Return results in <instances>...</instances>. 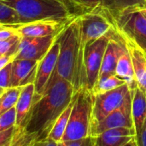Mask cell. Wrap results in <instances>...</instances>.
Masks as SVG:
<instances>
[{
    "mask_svg": "<svg viewBox=\"0 0 146 146\" xmlns=\"http://www.w3.org/2000/svg\"><path fill=\"white\" fill-rule=\"evenodd\" d=\"M117 127L134 128L132 115V96L131 95L127 99L125 103L115 110L102 120L98 121L92 126V135L97 136L101 133Z\"/></svg>",
    "mask_w": 146,
    "mask_h": 146,
    "instance_id": "obj_11",
    "label": "cell"
},
{
    "mask_svg": "<svg viewBox=\"0 0 146 146\" xmlns=\"http://www.w3.org/2000/svg\"><path fill=\"white\" fill-rule=\"evenodd\" d=\"M15 123L16 112L15 108L14 107L0 116V133L6 131L13 126H15Z\"/></svg>",
    "mask_w": 146,
    "mask_h": 146,
    "instance_id": "obj_27",
    "label": "cell"
},
{
    "mask_svg": "<svg viewBox=\"0 0 146 146\" xmlns=\"http://www.w3.org/2000/svg\"><path fill=\"white\" fill-rule=\"evenodd\" d=\"M110 19L116 32L124 40L133 42L146 52V16L141 9L127 10Z\"/></svg>",
    "mask_w": 146,
    "mask_h": 146,
    "instance_id": "obj_6",
    "label": "cell"
},
{
    "mask_svg": "<svg viewBox=\"0 0 146 146\" xmlns=\"http://www.w3.org/2000/svg\"><path fill=\"white\" fill-rule=\"evenodd\" d=\"M141 11L143 12V14H144V15L146 16V8H145V9H141Z\"/></svg>",
    "mask_w": 146,
    "mask_h": 146,
    "instance_id": "obj_37",
    "label": "cell"
},
{
    "mask_svg": "<svg viewBox=\"0 0 146 146\" xmlns=\"http://www.w3.org/2000/svg\"><path fill=\"white\" fill-rule=\"evenodd\" d=\"M136 138L134 128L117 127L106 130L96 136L97 146H122Z\"/></svg>",
    "mask_w": 146,
    "mask_h": 146,
    "instance_id": "obj_14",
    "label": "cell"
},
{
    "mask_svg": "<svg viewBox=\"0 0 146 146\" xmlns=\"http://www.w3.org/2000/svg\"><path fill=\"white\" fill-rule=\"evenodd\" d=\"M124 40L132 59L137 85L146 94V52L133 42Z\"/></svg>",
    "mask_w": 146,
    "mask_h": 146,
    "instance_id": "obj_15",
    "label": "cell"
},
{
    "mask_svg": "<svg viewBox=\"0 0 146 146\" xmlns=\"http://www.w3.org/2000/svg\"><path fill=\"white\" fill-rule=\"evenodd\" d=\"M58 34L44 37H21L14 59H23L40 61L49 52Z\"/></svg>",
    "mask_w": 146,
    "mask_h": 146,
    "instance_id": "obj_9",
    "label": "cell"
},
{
    "mask_svg": "<svg viewBox=\"0 0 146 146\" xmlns=\"http://www.w3.org/2000/svg\"><path fill=\"white\" fill-rule=\"evenodd\" d=\"M115 31L104 35L86 46L83 54V69L86 89L92 92L98 80L104 54L109 40Z\"/></svg>",
    "mask_w": 146,
    "mask_h": 146,
    "instance_id": "obj_7",
    "label": "cell"
},
{
    "mask_svg": "<svg viewBox=\"0 0 146 146\" xmlns=\"http://www.w3.org/2000/svg\"><path fill=\"white\" fill-rule=\"evenodd\" d=\"M60 50L53 74L72 83L75 92L86 89L83 59L80 52V22L78 15L58 34Z\"/></svg>",
    "mask_w": 146,
    "mask_h": 146,
    "instance_id": "obj_2",
    "label": "cell"
},
{
    "mask_svg": "<svg viewBox=\"0 0 146 146\" xmlns=\"http://www.w3.org/2000/svg\"><path fill=\"white\" fill-rule=\"evenodd\" d=\"M21 24V20L15 9L0 2V25L16 26Z\"/></svg>",
    "mask_w": 146,
    "mask_h": 146,
    "instance_id": "obj_24",
    "label": "cell"
},
{
    "mask_svg": "<svg viewBox=\"0 0 146 146\" xmlns=\"http://www.w3.org/2000/svg\"><path fill=\"white\" fill-rule=\"evenodd\" d=\"M68 22L44 20L18 24L15 28L21 37H44L60 34Z\"/></svg>",
    "mask_w": 146,
    "mask_h": 146,
    "instance_id": "obj_12",
    "label": "cell"
},
{
    "mask_svg": "<svg viewBox=\"0 0 146 146\" xmlns=\"http://www.w3.org/2000/svg\"><path fill=\"white\" fill-rule=\"evenodd\" d=\"M13 59H14V56L13 55H3V56H0V70H2L9 62L13 61Z\"/></svg>",
    "mask_w": 146,
    "mask_h": 146,
    "instance_id": "obj_34",
    "label": "cell"
},
{
    "mask_svg": "<svg viewBox=\"0 0 146 146\" xmlns=\"http://www.w3.org/2000/svg\"><path fill=\"white\" fill-rule=\"evenodd\" d=\"M76 92L68 81L53 74L46 91L33 102L24 129L34 140L47 139L58 117L72 102Z\"/></svg>",
    "mask_w": 146,
    "mask_h": 146,
    "instance_id": "obj_1",
    "label": "cell"
},
{
    "mask_svg": "<svg viewBox=\"0 0 146 146\" xmlns=\"http://www.w3.org/2000/svg\"><path fill=\"white\" fill-rule=\"evenodd\" d=\"M11 71H12V61L0 70V88L7 89L10 88L11 81Z\"/></svg>",
    "mask_w": 146,
    "mask_h": 146,
    "instance_id": "obj_28",
    "label": "cell"
},
{
    "mask_svg": "<svg viewBox=\"0 0 146 146\" xmlns=\"http://www.w3.org/2000/svg\"><path fill=\"white\" fill-rule=\"evenodd\" d=\"M5 89H2V88H0V96L3 93V91H4Z\"/></svg>",
    "mask_w": 146,
    "mask_h": 146,
    "instance_id": "obj_38",
    "label": "cell"
},
{
    "mask_svg": "<svg viewBox=\"0 0 146 146\" xmlns=\"http://www.w3.org/2000/svg\"><path fill=\"white\" fill-rule=\"evenodd\" d=\"M79 14L102 10V0H66Z\"/></svg>",
    "mask_w": 146,
    "mask_h": 146,
    "instance_id": "obj_23",
    "label": "cell"
},
{
    "mask_svg": "<svg viewBox=\"0 0 146 146\" xmlns=\"http://www.w3.org/2000/svg\"><path fill=\"white\" fill-rule=\"evenodd\" d=\"M20 40H21V36L19 34H15L9 39L0 40V56H3V55L15 56Z\"/></svg>",
    "mask_w": 146,
    "mask_h": 146,
    "instance_id": "obj_26",
    "label": "cell"
},
{
    "mask_svg": "<svg viewBox=\"0 0 146 146\" xmlns=\"http://www.w3.org/2000/svg\"><path fill=\"white\" fill-rule=\"evenodd\" d=\"M62 146H97L96 145V136L90 135L88 137L72 140V141H67V142H61Z\"/></svg>",
    "mask_w": 146,
    "mask_h": 146,
    "instance_id": "obj_29",
    "label": "cell"
},
{
    "mask_svg": "<svg viewBox=\"0 0 146 146\" xmlns=\"http://www.w3.org/2000/svg\"><path fill=\"white\" fill-rule=\"evenodd\" d=\"M146 8V0H102V10L110 18L127 10Z\"/></svg>",
    "mask_w": 146,
    "mask_h": 146,
    "instance_id": "obj_18",
    "label": "cell"
},
{
    "mask_svg": "<svg viewBox=\"0 0 146 146\" xmlns=\"http://www.w3.org/2000/svg\"><path fill=\"white\" fill-rule=\"evenodd\" d=\"M93 94L86 89L76 92L68 126L62 142L72 141L92 135Z\"/></svg>",
    "mask_w": 146,
    "mask_h": 146,
    "instance_id": "obj_4",
    "label": "cell"
},
{
    "mask_svg": "<svg viewBox=\"0 0 146 146\" xmlns=\"http://www.w3.org/2000/svg\"><path fill=\"white\" fill-rule=\"evenodd\" d=\"M18 14L21 24L35 21L69 22L79 14L66 0H0Z\"/></svg>",
    "mask_w": 146,
    "mask_h": 146,
    "instance_id": "obj_3",
    "label": "cell"
},
{
    "mask_svg": "<svg viewBox=\"0 0 146 146\" xmlns=\"http://www.w3.org/2000/svg\"><path fill=\"white\" fill-rule=\"evenodd\" d=\"M33 140L34 138L31 134L27 133L24 128L15 126L9 146H29Z\"/></svg>",
    "mask_w": 146,
    "mask_h": 146,
    "instance_id": "obj_25",
    "label": "cell"
},
{
    "mask_svg": "<svg viewBox=\"0 0 146 146\" xmlns=\"http://www.w3.org/2000/svg\"><path fill=\"white\" fill-rule=\"evenodd\" d=\"M8 27H12V26H5V25H0V29H3L4 28H8Z\"/></svg>",
    "mask_w": 146,
    "mask_h": 146,
    "instance_id": "obj_36",
    "label": "cell"
},
{
    "mask_svg": "<svg viewBox=\"0 0 146 146\" xmlns=\"http://www.w3.org/2000/svg\"><path fill=\"white\" fill-rule=\"evenodd\" d=\"M80 22V52L83 59L86 46L115 31L110 17L103 10L86 12L78 15Z\"/></svg>",
    "mask_w": 146,
    "mask_h": 146,
    "instance_id": "obj_5",
    "label": "cell"
},
{
    "mask_svg": "<svg viewBox=\"0 0 146 146\" xmlns=\"http://www.w3.org/2000/svg\"><path fill=\"white\" fill-rule=\"evenodd\" d=\"M115 74L119 78L124 80L128 84L130 89L137 86V83H136L135 77H134V71L133 68V64H132V59H131L129 52L127 50V45L118 59Z\"/></svg>",
    "mask_w": 146,
    "mask_h": 146,
    "instance_id": "obj_19",
    "label": "cell"
},
{
    "mask_svg": "<svg viewBox=\"0 0 146 146\" xmlns=\"http://www.w3.org/2000/svg\"><path fill=\"white\" fill-rule=\"evenodd\" d=\"M125 83H127L124 80L119 78L115 74L107 75V76L98 78L93 89L92 90V93L93 94V96L103 94V93L113 90L115 89H117Z\"/></svg>",
    "mask_w": 146,
    "mask_h": 146,
    "instance_id": "obj_21",
    "label": "cell"
},
{
    "mask_svg": "<svg viewBox=\"0 0 146 146\" xmlns=\"http://www.w3.org/2000/svg\"><path fill=\"white\" fill-rule=\"evenodd\" d=\"M136 141L138 146H146V120L140 131L136 135Z\"/></svg>",
    "mask_w": 146,
    "mask_h": 146,
    "instance_id": "obj_31",
    "label": "cell"
},
{
    "mask_svg": "<svg viewBox=\"0 0 146 146\" xmlns=\"http://www.w3.org/2000/svg\"><path fill=\"white\" fill-rule=\"evenodd\" d=\"M122 146H138L137 141H136V138L133 139H132L131 141H129L128 143H127L126 145H124Z\"/></svg>",
    "mask_w": 146,
    "mask_h": 146,
    "instance_id": "obj_35",
    "label": "cell"
},
{
    "mask_svg": "<svg viewBox=\"0 0 146 146\" xmlns=\"http://www.w3.org/2000/svg\"><path fill=\"white\" fill-rule=\"evenodd\" d=\"M58 146H62V143H59V144H58Z\"/></svg>",
    "mask_w": 146,
    "mask_h": 146,
    "instance_id": "obj_39",
    "label": "cell"
},
{
    "mask_svg": "<svg viewBox=\"0 0 146 146\" xmlns=\"http://www.w3.org/2000/svg\"><path fill=\"white\" fill-rule=\"evenodd\" d=\"M15 126H13L6 131L0 133V146L7 145L10 142L11 138L15 133Z\"/></svg>",
    "mask_w": 146,
    "mask_h": 146,
    "instance_id": "obj_30",
    "label": "cell"
},
{
    "mask_svg": "<svg viewBox=\"0 0 146 146\" xmlns=\"http://www.w3.org/2000/svg\"><path fill=\"white\" fill-rule=\"evenodd\" d=\"M38 61L31 59H13L10 88L23 87L33 83L36 77Z\"/></svg>",
    "mask_w": 146,
    "mask_h": 146,
    "instance_id": "obj_13",
    "label": "cell"
},
{
    "mask_svg": "<svg viewBox=\"0 0 146 146\" xmlns=\"http://www.w3.org/2000/svg\"><path fill=\"white\" fill-rule=\"evenodd\" d=\"M21 89V87L9 88L0 96V116L15 106Z\"/></svg>",
    "mask_w": 146,
    "mask_h": 146,
    "instance_id": "obj_22",
    "label": "cell"
},
{
    "mask_svg": "<svg viewBox=\"0 0 146 146\" xmlns=\"http://www.w3.org/2000/svg\"><path fill=\"white\" fill-rule=\"evenodd\" d=\"M59 50H60V43L56 38V41L54 42L49 52L40 61H38L36 77L33 83L35 88L33 102L40 98L46 91L50 78L56 66Z\"/></svg>",
    "mask_w": 146,
    "mask_h": 146,
    "instance_id": "obj_10",
    "label": "cell"
},
{
    "mask_svg": "<svg viewBox=\"0 0 146 146\" xmlns=\"http://www.w3.org/2000/svg\"><path fill=\"white\" fill-rule=\"evenodd\" d=\"M74 99L72 101V102L69 104V106L63 111V113L58 117V119L56 120V123L54 124L49 137L50 139H51L52 140L57 142V143H61L62 139L63 138V135L65 133L67 126H68V119L71 114V110H72V107H73V103H74Z\"/></svg>",
    "mask_w": 146,
    "mask_h": 146,
    "instance_id": "obj_20",
    "label": "cell"
},
{
    "mask_svg": "<svg viewBox=\"0 0 146 146\" xmlns=\"http://www.w3.org/2000/svg\"><path fill=\"white\" fill-rule=\"evenodd\" d=\"M130 95L131 89L128 84L125 83L113 90L94 96L92 106V126L110 114L121 108Z\"/></svg>",
    "mask_w": 146,
    "mask_h": 146,
    "instance_id": "obj_8",
    "label": "cell"
},
{
    "mask_svg": "<svg viewBox=\"0 0 146 146\" xmlns=\"http://www.w3.org/2000/svg\"><path fill=\"white\" fill-rule=\"evenodd\" d=\"M57 142L52 140L50 138L41 139V140H33L29 146H58Z\"/></svg>",
    "mask_w": 146,
    "mask_h": 146,
    "instance_id": "obj_33",
    "label": "cell"
},
{
    "mask_svg": "<svg viewBox=\"0 0 146 146\" xmlns=\"http://www.w3.org/2000/svg\"><path fill=\"white\" fill-rule=\"evenodd\" d=\"M131 96L133 126L137 135L146 120V94L137 85L131 89Z\"/></svg>",
    "mask_w": 146,
    "mask_h": 146,
    "instance_id": "obj_17",
    "label": "cell"
},
{
    "mask_svg": "<svg viewBox=\"0 0 146 146\" xmlns=\"http://www.w3.org/2000/svg\"><path fill=\"white\" fill-rule=\"evenodd\" d=\"M35 94L34 83H30L21 87L20 96L15 106L16 112L15 126L24 128L27 118L33 104V97Z\"/></svg>",
    "mask_w": 146,
    "mask_h": 146,
    "instance_id": "obj_16",
    "label": "cell"
},
{
    "mask_svg": "<svg viewBox=\"0 0 146 146\" xmlns=\"http://www.w3.org/2000/svg\"><path fill=\"white\" fill-rule=\"evenodd\" d=\"M16 26L8 27V28H4L3 29H0V40H5V39H9L10 37L17 34V33L15 31V28Z\"/></svg>",
    "mask_w": 146,
    "mask_h": 146,
    "instance_id": "obj_32",
    "label": "cell"
}]
</instances>
